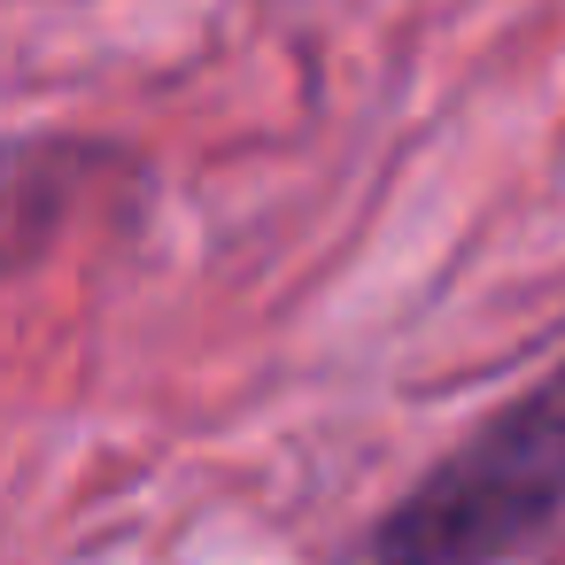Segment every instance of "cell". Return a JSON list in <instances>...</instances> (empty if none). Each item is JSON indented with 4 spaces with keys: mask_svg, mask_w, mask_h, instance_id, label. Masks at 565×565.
Listing matches in <instances>:
<instances>
[{
    "mask_svg": "<svg viewBox=\"0 0 565 565\" xmlns=\"http://www.w3.org/2000/svg\"><path fill=\"white\" fill-rule=\"evenodd\" d=\"M565 519V356L495 403L372 526V565H511Z\"/></svg>",
    "mask_w": 565,
    "mask_h": 565,
    "instance_id": "cell-1",
    "label": "cell"
}]
</instances>
